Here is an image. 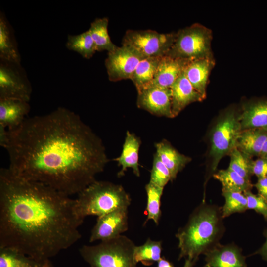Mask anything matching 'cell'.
Returning a JSON list of instances; mask_svg holds the SVG:
<instances>
[{"label": "cell", "instance_id": "7402d4cb", "mask_svg": "<svg viewBox=\"0 0 267 267\" xmlns=\"http://www.w3.org/2000/svg\"><path fill=\"white\" fill-rule=\"evenodd\" d=\"M267 139V129L252 128L242 130L236 147L251 158L259 157Z\"/></svg>", "mask_w": 267, "mask_h": 267}, {"label": "cell", "instance_id": "f1b7e54d", "mask_svg": "<svg viewBox=\"0 0 267 267\" xmlns=\"http://www.w3.org/2000/svg\"><path fill=\"white\" fill-rule=\"evenodd\" d=\"M162 241L152 240L148 238L141 245L135 246L134 258L136 264L139 262H158L161 258Z\"/></svg>", "mask_w": 267, "mask_h": 267}, {"label": "cell", "instance_id": "30bf717a", "mask_svg": "<svg viewBox=\"0 0 267 267\" xmlns=\"http://www.w3.org/2000/svg\"><path fill=\"white\" fill-rule=\"evenodd\" d=\"M145 57L131 47L122 45L108 52L105 60L108 79L117 82L131 79L140 61Z\"/></svg>", "mask_w": 267, "mask_h": 267}, {"label": "cell", "instance_id": "9c48e42d", "mask_svg": "<svg viewBox=\"0 0 267 267\" xmlns=\"http://www.w3.org/2000/svg\"><path fill=\"white\" fill-rule=\"evenodd\" d=\"M31 83L21 63L0 59V99L13 98L29 102Z\"/></svg>", "mask_w": 267, "mask_h": 267}, {"label": "cell", "instance_id": "ba28073f", "mask_svg": "<svg viewBox=\"0 0 267 267\" xmlns=\"http://www.w3.org/2000/svg\"><path fill=\"white\" fill-rule=\"evenodd\" d=\"M176 33H160L152 30L126 31L122 45L131 47L145 58L165 56L173 44Z\"/></svg>", "mask_w": 267, "mask_h": 267}, {"label": "cell", "instance_id": "603a6c76", "mask_svg": "<svg viewBox=\"0 0 267 267\" xmlns=\"http://www.w3.org/2000/svg\"><path fill=\"white\" fill-rule=\"evenodd\" d=\"M0 267H52L50 262H43L15 249L0 247Z\"/></svg>", "mask_w": 267, "mask_h": 267}, {"label": "cell", "instance_id": "4fadbf2b", "mask_svg": "<svg viewBox=\"0 0 267 267\" xmlns=\"http://www.w3.org/2000/svg\"><path fill=\"white\" fill-rule=\"evenodd\" d=\"M239 106V120L241 130L267 129V97L244 99Z\"/></svg>", "mask_w": 267, "mask_h": 267}, {"label": "cell", "instance_id": "d6986e66", "mask_svg": "<svg viewBox=\"0 0 267 267\" xmlns=\"http://www.w3.org/2000/svg\"><path fill=\"white\" fill-rule=\"evenodd\" d=\"M141 143L139 137L134 134L127 131L121 154L114 159V161L117 162L118 166L121 167V170L117 174L118 177L123 176L128 168L132 169L136 176H140L138 153Z\"/></svg>", "mask_w": 267, "mask_h": 267}, {"label": "cell", "instance_id": "e0dca14e", "mask_svg": "<svg viewBox=\"0 0 267 267\" xmlns=\"http://www.w3.org/2000/svg\"><path fill=\"white\" fill-rule=\"evenodd\" d=\"M215 65L214 57L203 58L190 60L184 69L187 78L204 99L209 77Z\"/></svg>", "mask_w": 267, "mask_h": 267}, {"label": "cell", "instance_id": "44dd1931", "mask_svg": "<svg viewBox=\"0 0 267 267\" xmlns=\"http://www.w3.org/2000/svg\"><path fill=\"white\" fill-rule=\"evenodd\" d=\"M0 59L21 63L14 31L4 13L0 12Z\"/></svg>", "mask_w": 267, "mask_h": 267}, {"label": "cell", "instance_id": "d590c367", "mask_svg": "<svg viewBox=\"0 0 267 267\" xmlns=\"http://www.w3.org/2000/svg\"><path fill=\"white\" fill-rule=\"evenodd\" d=\"M264 234L266 237V241L261 248L259 250V253L267 260V229L265 230Z\"/></svg>", "mask_w": 267, "mask_h": 267}, {"label": "cell", "instance_id": "484cf974", "mask_svg": "<svg viewBox=\"0 0 267 267\" xmlns=\"http://www.w3.org/2000/svg\"><path fill=\"white\" fill-rule=\"evenodd\" d=\"M108 23L107 17L97 18L91 23L90 28L88 29L97 51L107 50L108 52L117 47L109 35Z\"/></svg>", "mask_w": 267, "mask_h": 267}, {"label": "cell", "instance_id": "7a4b0ae2", "mask_svg": "<svg viewBox=\"0 0 267 267\" xmlns=\"http://www.w3.org/2000/svg\"><path fill=\"white\" fill-rule=\"evenodd\" d=\"M83 221L75 199L8 168L0 169V247L50 262L81 238Z\"/></svg>", "mask_w": 267, "mask_h": 267}, {"label": "cell", "instance_id": "83f0119b", "mask_svg": "<svg viewBox=\"0 0 267 267\" xmlns=\"http://www.w3.org/2000/svg\"><path fill=\"white\" fill-rule=\"evenodd\" d=\"M145 189L147 194L146 212L147 216L144 225L151 220L158 225L162 214L161 199L164 188L149 182Z\"/></svg>", "mask_w": 267, "mask_h": 267}, {"label": "cell", "instance_id": "3957f363", "mask_svg": "<svg viewBox=\"0 0 267 267\" xmlns=\"http://www.w3.org/2000/svg\"><path fill=\"white\" fill-rule=\"evenodd\" d=\"M222 218V211L215 206L202 205L195 209L176 235L179 258L195 261L200 254L216 245L223 230Z\"/></svg>", "mask_w": 267, "mask_h": 267}, {"label": "cell", "instance_id": "2e32d148", "mask_svg": "<svg viewBox=\"0 0 267 267\" xmlns=\"http://www.w3.org/2000/svg\"><path fill=\"white\" fill-rule=\"evenodd\" d=\"M30 111L29 102L17 99H0V125L8 130L20 125Z\"/></svg>", "mask_w": 267, "mask_h": 267}, {"label": "cell", "instance_id": "4316f807", "mask_svg": "<svg viewBox=\"0 0 267 267\" xmlns=\"http://www.w3.org/2000/svg\"><path fill=\"white\" fill-rule=\"evenodd\" d=\"M65 45L69 50L75 51L88 59L97 51L89 30L78 35H68Z\"/></svg>", "mask_w": 267, "mask_h": 267}, {"label": "cell", "instance_id": "8992f818", "mask_svg": "<svg viewBox=\"0 0 267 267\" xmlns=\"http://www.w3.org/2000/svg\"><path fill=\"white\" fill-rule=\"evenodd\" d=\"M135 246L122 234L96 245H83L79 252L90 267H137L134 258Z\"/></svg>", "mask_w": 267, "mask_h": 267}, {"label": "cell", "instance_id": "74e56055", "mask_svg": "<svg viewBox=\"0 0 267 267\" xmlns=\"http://www.w3.org/2000/svg\"><path fill=\"white\" fill-rule=\"evenodd\" d=\"M259 157L267 158V139L264 143Z\"/></svg>", "mask_w": 267, "mask_h": 267}, {"label": "cell", "instance_id": "1f68e13d", "mask_svg": "<svg viewBox=\"0 0 267 267\" xmlns=\"http://www.w3.org/2000/svg\"><path fill=\"white\" fill-rule=\"evenodd\" d=\"M171 180V174L155 153L153 156L152 168L151 171L150 182L164 188Z\"/></svg>", "mask_w": 267, "mask_h": 267}, {"label": "cell", "instance_id": "5bb4252c", "mask_svg": "<svg viewBox=\"0 0 267 267\" xmlns=\"http://www.w3.org/2000/svg\"><path fill=\"white\" fill-rule=\"evenodd\" d=\"M173 118L189 104L204 100L187 78L184 70L170 87Z\"/></svg>", "mask_w": 267, "mask_h": 267}, {"label": "cell", "instance_id": "d6a6232c", "mask_svg": "<svg viewBox=\"0 0 267 267\" xmlns=\"http://www.w3.org/2000/svg\"><path fill=\"white\" fill-rule=\"evenodd\" d=\"M247 201V208L255 210L262 215L267 222V200L259 195L254 194L251 190L244 193Z\"/></svg>", "mask_w": 267, "mask_h": 267}, {"label": "cell", "instance_id": "5b68a950", "mask_svg": "<svg viewBox=\"0 0 267 267\" xmlns=\"http://www.w3.org/2000/svg\"><path fill=\"white\" fill-rule=\"evenodd\" d=\"M240 106L230 105L222 111L209 134L208 161L209 175L214 174L220 160L237 146L241 132Z\"/></svg>", "mask_w": 267, "mask_h": 267}, {"label": "cell", "instance_id": "277c9868", "mask_svg": "<svg viewBox=\"0 0 267 267\" xmlns=\"http://www.w3.org/2000/svg\"><path fill=\"white\" fill-rule=\"evenodd\" d=\"M75 199L77 215L82 219L89 216L97 217L120 209H128L131 198L122 185L107 181L95 180Z\"/></svg>", "mask_w": 267, "mask_h": 267}, {"label": "cell", "instance_id": "f546056e", "mask_svg": "<svg viewBox=\"0 0 267 267\" xmlns=\"http://www.w3.org/2000/svg\"><path fill=\"white\" fill-rule=\"evenodd\" d=\"M222 195L225 199V204L222 210V218L248 209L247 198L244 193L222 191Z\"/></svg>", "mask_w": 267, "mask_h": 267}, {"label": "cell", "instance_id": "9a60e30c", "mask_svg": "<svg viewBox=\"0 0 267 267\" xmlns=\"http://www.w3.org/2000/svg\"><path fill=\"white\" fill-rule=\"evenodd\" d=\"M205 254L207 267H246L244 257L235 245L217 244Z\"/></svg>", "mask_w": 267, "mask_h": 267}, {"label": "cell", "instance_id": "8d00e7d4", "mask_svg": "<svg viewBox=\"0 0 267 267\" xmlns=\"http://www.w3.org/2000/svg\"><path fill=\"white\" fill-rule=\"evenodd\" d=\"M157 267H173L169 261L165 258H161L158 261Z\"/></svg>", "mask_w": 267, "mask_h": 267}, {"label": "cell", "instance_id": "6da1fadb", "mask_svg": "<svg viewBox=\"0 0 267 267\" xmlns=\"http://www.w3.org/2000/svg\"><path fill=\"white\" fill-rule=\"evenodd\" d=\"M3 148L14 173L69 196L95 181L109 161L101 139L62 107L7 129Z\"/></svg>", "mask_w": 267, "mask_h": 267}, {"label": "cell", "instance_id": "7c38bea8", "mask_svg": "<svg viewBox=\"0 0 267 267\" xmlns=\"http://www.w3.org/2000/svg\"><path fill=\"white\" fill-rule=\"evenodd\" d=\"M128 209H120L97 217L89 237V242L116 238L128 229Z\"/></svg>", "mask_w": 267, "mask_h": 267}, {"label": "cell", "instance_id": "4dcf8cb0", "mask_svg": "<svg viewBox=\"0 0 267 267\" xmlns=\"http://www.w3.org/2000/svg\"><path fill=\"white\" fill-rule=\"evenodd\" d=\"M230 161L228 168L240 176L250 181L252 175L251 171V162L252 158L240 151L237 147L229 154Z\"/></svg>", "mask_w": 267, "mask_h": 267}, {"label": "cell", "instance_id": "836d02e7", "mask_svg": "<svg viewBox=\"0 0 267 267\" xmlns=\"http://www.w3.org/2000/svg\"><path fill=\"white\" fill-rule=\"evenodd\" d=\"M252 175H255L258 178H267V158L258 157L251 162Z\"/></svg>", "mask_w": 267, "mask_h": 267}, {"label": "cell", "instance_id": "cb8c5ba5", "mask_svg": "<svg viewBox=\"0 0 267 267\" xmlns=\"http://www.w3.org/2000/svg\"><path fill=\"white\" fill-rule=\"evenodd\" d=\"M162 57H146L140 61L131 78L137 91L152 83Z\"/></svg>", "mask_w": 267, "mask_h": 267}, {"label": "cell", "instance_id": "e575fe53", "mask_svg": "<svg viewBox=\"0 0 267 267\" xmlns=\"http://www.w3.org/2000/svg\"><path fill=\"white\" fill-rule=\"evenodd\" d=\"M258 194L267 200V178H258L254 184Z\"/></svg>", "mask_w": 267, "mask_h": 267}, {"label": "cell", "instance_id": "52a82bcc", "mask_svg": "<svg viewBox=\"0 0 267 267\" xmlns=\"http://www.w3.org/2000/svg\"><path fill=\"white\" fill-rule=\"evenodd\" d=\"M212 30L195 23L176 32L175 42L165 55L194 60L214 57L211 48Z\"/></svg>", "mask_w": 267, "mask_h": 267}, {"label": "cell", "instance_id": "f35d334b", "mask_svg": "<svg viewBox=\"0 0 267 267\" xmlns=\"http://www.w3.org/2000/svg\"><path fill=\"white\" fill-rule=\"evenodd\" d=\"M194 261V260L187 258L183 267H193Z\"/></svg>", "mask_w": 267, "mask_h": 267}, {"label": "cell", "instance_id": "8fae6325", "mask_svg": "<svg viewBox=\"0 0 267 267\" xmlns=\"http://www.w3.org/2000/svg\"><path fill=\"white\" fill-rule=\"evenodd\" d=\"M136 104L153 115L173 118L170 88L150 84L137 91Z\"/></svg>", "mask_w": 267, "mask_h": 267}, {"label": "cell", "instance_id": "d4e9b609", "mask_svg": "<svg viewBox=\"0 0 267 267\" xmlns=\"http://www.w3.org/2000/svg\"><path fill=\"white\" fill-rule=\"evenodd\" d=\"M213 176L221 183L222 191L244 193L251 190L253 186L250 180H246L229 168L220 170Z\"/></svg>", "mask_w": 267, "mask_h": 267}, {"label": "cell", "instance_id": "ac0fdd59", "mask_svg": "<svg viewBox=\"0 0 267 267\" xmlns=\"http://www.w3.org/2000/svg\"><path fill=\"white\" fill-rule=\"evenodd\" d=\"M190 60L163 56L151 84L170 88L184 71Z\"/></svg>", "mask_w": 267, "mask_h": 267}, {"label": "cell", "instance_id": "ffe728a7", "mask_svg": "<svg viewBox=\"0 0 267 267\" xmlns=\"http://www.w3.org/2000/svg\"><path fill=\"white\" fill-rule=\"evenodd\" d=\"M155 146L156 154L170 172L171 181L176 178L178 173L191 161L190 157L179 153L166 139L156 143Z\"/></svg>", "mask_w": 267, "mask_h": 267}]
</instances>
